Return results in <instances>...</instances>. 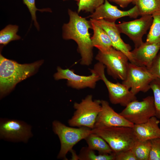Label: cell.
Here are the masks:
<instances>
[{
	"label": "cell",
	"mask_w": 160,
	"mask_h": 160,
	"mask_svg": "<svg viewBox=\"0 0 160 160\" xmlns=\"http://www.w3.org/2000/svg\"><path fill=\"white\" fill-rule=\"evenodd\" d=\"M69 22L63 26V37L65 40H74L78 45V50L81 56L80 63L89 66L93 60L94 47L89 29L91 28L90 21L78 15V13L68 9Z\"/></svg>",
	"instance_id": "1"
},
{
	"label": "cell",
	"mask_w": 160,
	"mask_h": 160,
	"mask_svg": "<svg viewBox=\"0 0 160 160\" xmlns=\"http://www.w3.org/2000/svg\"><path fill=\"white\" fill-rule=\"evenodd\" d=\"M42 61L31 64H20L0 55L1 96L8 93L16 84L33 74L42 63Z\"/></svg>",
	"instance_id": "2"
},
{
	"label": "cell",
	"mask_w": 160,
	"mask_h": 160,
	"mask_svg": "<svg viewBox=\"0 0 160 160\" xmlns=\"http://www.w3.org/2000/svg\"><path fill=\"white\" fill-rule=\"evenodd\" d=\"M103 138L114 153L131 149L137 138L132 128L126 127H101L92 129Z\"/></svg>",
	"instance_id": "3"
},
{
	"label": "cell",
	"mask_w": 160,
	"mask_h": 160,
	"mask_svg": "<svg viewBox=\"0 0 160 160\" xmlns=\"http://www.w3.org/2000/svg\"><path fill=\"white\" fill-rule=\"evenodd\" d=\"M73 107L76 111L68 121L69 125L71 127H85L93 129L101 110V100H93L92 95H88L80 103L75 102Z\"/></svg>",
	"instance_id": "4"
},
{
	"label": "cell",
	"mask_w": 160,
	"mask_h": 160,
	"mask_svg": "<svg viewBox=\"0 0 160 160\" xmlns=\"http://www.w3.org/2000/svg\"><path fill=\"white\" fill-rule=\"evenodd\" d=\"M52 128L60 143V149L57 158L65 160L67 159V153L73 151L74 145L93 133L92 129L89 128L81 127L75 128L68 127L57 120L53 121Z\"/></svg>",
	"instance_id": "5"
},
{
	"label": "cell",
	"mask_w": 160,
	"mask_h": 160,
	"mask_svg": "<svg viewBox=\"0 0 160 160\" xmlns=\"http://www.w3.org/2000/svg\"><path fill=\"white\" fill-rule=\"evenodd\" d=\"M95 59L105 66L108 74L114 79H125L129 60L123 52L112 47L106 50L99 51Z\"/></svg>",
	"instance_id": "6"
},
{
	"label": "cell",
	"mask_w": 160,
	"mask_h": 160,
	"mask_svg": "<svg viewBox=\"0 0 160 160\" xmlns=\"http://www.w3.org/2000/svg\"><path fill=\"white\" fill-rule=\"evenodd\" d=\"M119 113L134 124L145 123L151 117L156 116L153 97L148 96L141 101L137 100L132 101Z\"/></svg>",
	"instance_id": "7"
},
{
	"label": "cell",
	"mask_w": 160,
	"mask_h": 160,
	"mask_svg": "<svg viewBox=\"0 0 160 160\" xmlns=\"http://www.w3.org/2000/svg\"><path fill=\"white\" fill-rule=\"evenodd\" d=\"M105 66L100 62L95 64L92 70L97 73L106 86L109 100L112 104L126 107L132 101L137 100L134 95L125 85L119 82L113 83L109 80L105 75Z\"/></svg>",
	"instance_id": "8"
},
{
	"label": "cell",
	"mask_w": 160,
	"mask_h": 160,
	"mask_svg": "<svg viewBox=\"0 0 160 160\" xmlns=\"http://www.w3.org/2000/svg\"><path fill=\"white\" fill-rule=\"evenodd\" d=\"M156 78L146 67L130 63L126 77L122 83L136 95L140 92L148 91L151 89V82Z\"/></svg>",
	"instance_id": "9"
},
{
	"label": "cell",
	"mask_w": 160,
	"mask_h": 160,
	"mask_svg": "<svg viewBox=\"0 0 160 160\" xmlns=\"http://www.w3.org/2000/svg\"><path fill=\"white\" fill-rule=\"evenodd\" d=\"M153 21L151 15H144L139 19L123 21L116 26L120 33L128 36L137 48L143 43V37L150 29Z\"/></svg>",
	"instance_id": "10"
},
{
	"label": "cell",
	"mask_w": 160,
	"mask_h": 160,
	"mask_svg": "<svg viewBox=\"0 0 160 160\" xmlns=\"http://www.w3.org/2000/svg\"><path fill=\"white\" fill-rule=\"evenodd\" d=\"M57 70L54 75L56 80L67 79L68 86L77 89L87 87L94 89L97 82L101 80L99 75L92 69L90 70L91 75L88 76L79 75L73 70L64 69L60 67H57Z\"/></svg>",
	"instance_id": "11"
},
{
	"label": "cell",
	"mask_w": 160,
	"mask_h": 160,
	"mask_svg": "<svg viewBox=\"0 0 160 160\" xmlns=\"http://www.w3.org/2000/svg\"><path fill=\"white\" fill-rule=\"evenodd\" d=\"M1 138L26 142L32 136L30 126L23 121L14 119H1L0 124Z\"/></svg>",
	"instance_id": "12"
},
{
	"label": "cell",
	"mask_w": 160,
	"mask_h": 160,
	"mask_svg": "<svg viewBox=\"0 0 160 160\" xmlns=\"http://www.w3.org/2000/svg\"><path fill=\"white\" fill-rule=\"evenodd\" d=\"M139 15L135 6L128 10L123 11L111 4L108 0H104V3L96 9L89 17L95 20L103 19L109 22H115L117 19L122 17L136 18Z\"/></svg>",
	"instance_id": "13"
},
{
	"label": "cell",
	"mask_w": 160,
	"mask_h": 160,
	"mask_svg": "<svg viewBox=\"0 0 160 160\" xmlns=\"http://www.w3.org/2000/svg\"><path fill=\"white\" fill-rule=\"evenodd\" d=\"M101 110L97 116L94 128L112 127H133L134 124L115 112L107 101L101 100Z\"/></svg>",
	"instance_id": "14"
},
{
	"label": "cell",
	"mask_w": 160,
	"mask_h": 160,
	"mask_svg": "<svg viewBox=\"0 0 160 160\" xmlns=\"http://www.w3.org/2000/svg\"><path fill=\"white\" fill-rule=\"evenodd\" d=\"M160 50V44L143 43L131 53L134 64L148 68Z\"/></svg>",
	"instance_id": "15"
},
{
	"label": "cell",
	"mask_w": 160,
	"mask_h": 160,
	"mask_svg": "<svg viewBox=\"0 0 160 160\" xmlns=\"http://www.w3.org/2000/svg\"><path fill=\"white\" fill-rule=\"evenodd\" d=\"M96 20L107 33L113 47L123 52L127 56L130 63H134L131 51V47L121 38L120 33L115 22H109L103 19Z\"/></svg>",
	"instance_id": "16"
},
{
	"label": "cell",
	"mask_w": 160,
	"mask_h": 160,
	"mask_svg": "<svg viewBox=\"0 0 160 160\" xmlns=\"http://www.w3.org/2000/svg\"><path fill=\"white\" fill-rule=\"evenodd\" d=\"M160 122L156 116H153L145 123L134 124L132 128L137 139L144 141L160 138Z\"/></svg>",
	"instance_id": "17"
},
{
	"label": "cell",
	"mask_w": 160,
	"mask_h": 160,
	"mask_svg": "<svg viewBox=\"0 0 160 160\" xmlns=\"http://www.w3.org/2000/svg\"><path fill=\"white\" fill-rule=\"evenodd\" d=\"M90 21L93 31V35L91 38L93 47L101 51L113 47L108 35L100 24L96 20L90 19Z\"/></svg>",
	"instance_id": "18"
},
{
	"label": "cell",
	"mask_w": 160,
	"mask_h": 160,
	"mask_svg": "<svg viewBox=\"0 0 160 160\" xmlns=\"http://www.w3.org/2000/svg\"><path fill=\"white\" fill-rule=\"evenodd\" d=\"M88 147L93 150H97L99 154H111L113 151L106 142L99 135L92 133L85 139Z\"/></svg>",
	"instance_id": "19"
},
{
	"label": "cell",
	"mask_w": 160,
	"mask_h": 160,
	"mask_svg": "<svg viewBox=\"0 0 160 160\" xmlns=\"http://www.w3.org/2000/svg\"><path fill=\"white\" fill-rule=\"evenodd\" d=\"M132 3L137 7L140 16L152 15L160 11V0H134Z\"/></svg>",
	"instance_id": "20"
},
{
	"label": "cell",
	"mask_w": 160,
	"mask_h": 160,
	"mask_svg": "<svg viewBox=\"0 0 160 160\" xmlns=\"http://www.w3.org/2000/svg\"><path fill=\"white\" fill-rule=\"evenodd\" d=\"M151 146L150 140L142 141L137 139L131 149L137 160H148Z\"/></svg>",
	"instance_id": "21"
},
{
	"label": "cell",
	"mask_w": 160,
	"mask_h": 160,
	"mask_svg": "<svg viewBox=\"0 0 160 160\" xmlns=\"http://www.w3.org/2000/svg\"><path fill=\"white\" fill-rule=\"evenodd\" d=\"M153 21L146 42L160 44V11L152 15Z\"/></svg>",
	"instance_id": "22"
},
{
	"label": "cell",
	"mask_w": 160,
	"mask_h": 160,
	"mask_svg": "<svg viewBox=\"0 0 160 160\" xmlns=\"http://www.w3.org/2000/svg\"><path fill=\"white\" fill-rule=\"evenodd\" d=\"M18 26L16 25H9L0 31V44L4 46L10 41L18 40L21 39L17 34Z\"/></svg>",
	"instance_id": "23"
},
{
	"label": "cell",
	"mask_w": 160,
	"mask_h": 160,
	"mask_svg": "<svg viewBox=\"0 0 160 160\" xmlns=\"http://www.w3.org/2000/svg\"><path fill=\"white\" fill-rule=\"evenodd\" d=\"M78 159L80 160H114L115 155L113 152L111 154H96L94 150L88 147L81 149L77 156Z\"/></svg>",
	"instance_id": "24"
},
{
	"label": "cell",
	"mask_w": 160,
	"mask_h": 160,
	"mask_svg": "<svg viewBox=\"0 0 160 160\" xmlns=\"http://www.w3.org/2000/svg\"><path fill=\"white\" fill-rule=\"evenodd\" d=\"M104 2V0H79L78 3V13L85 11L92 13Z\"/></svg>",
	"instance_id": "25"
},
{
	"label": "cell",
	"mask_w": 160,
	"mask_h": 160,
	"mask_svg": "<svg viewBox=\"0 0 160 160\" xmlns=\"http://www.w3.org/2000/svg\"><path fill=\"white\" fill-rule=\"evenodd\" d=\"M150 87L153 94L156 110V116L160 119V79L156 78L153 79L150 83Z\"/></svg>",
	"instance_id": "26"
},
{
	"label": "cell",
	"mask_w": 160,
	"mask_h": 160,
	"mask_svg": "<svg viewBox=\"0 0 160 160\" xmlns=\"http://www.w3.org/2000/svg\"><path fill=\"white\" fill-rule=\"evenodd\" d=\"M23 2L28 7L31 15L32 20L34 22V25L38 30H39V26L36 19V12L37 11L41 12H51L50 8H44L39 9L36 8L35 5V0H23Z\"/></svg>",
	"instance_id": "27"
},
{
	"label": "cell",
	"mask_w": 160,
	"mask_h": 160,
	"mask_svg": "<svg viewBox=\"0 0 160 160\" xmlns=\"http://www.w3.org/2000/svg\"><path fill=\"white\" fill-rule=\"evenodd\" d=\"M150 140L151 146L148 160H160V138Z\"/></svg>",
	"instance_id": "28"
},
{
	"label": "cell",
	"mask_w": 160,
	"mask_h": 160,
	"mask_svg": "<svg viewBox=\"0 0 160 160\" xmlns=\"http://www.w3.org/2000/svg\"><path fill=\"white\" fill-rule=\"evenodd\" d=\"M147 68L156 77L160 79V50Z\"/></svg>",
	"instance_id": "29"
},
{
	"label": "cell",
	"mask_w": 160,
	"mask_h": 160,
	"mask_svg": "<svg viewBox=\"0 0 160 160\" xmlns=\"http://www.w3.org/2000/svg\"><path fill=\"white\" fill-rule=\"evenodd\" d=\"M114 153L116 160H137L131 149L122 151Z\"/></svg>",
	"instance_id": "30"
},
{
	"label": "cell",
	"mask_w": 160,
	"mask_h": 160,
	"mask_svg": "<svg viewBox=\"0 0 160 160\" xmlns=\"http://www.w3.org/2000/svg\"><path fill=\"white\" fill-rule=\"evenodd\" d=\"M134 0H109L111 2L116 3L122 8L127 7L131 3H132Z\"/></svg>",
	"instance_id": "31"
},
{
	"label": "cell",
	"mask_w": 160,
	"mask_h": 160,
	"mask_svg": "<svg viewBox=\"0 0 160 160\" xmlns=\"http://www.w3.org/2000/svg\"><path fill=\"white\" fill-rule=\"evenodd\" d=\"M75 0L77 1L78 2V3L79 2V0Z\"/></svg>",
	"instance_id": "32"
},
{
	"label": "cell",
	"mask_w": 160,
	"mask_h": 160,
	"mask_svg": "<svg viewBox=\"0 0 160 160\" xmlns=\"http://www.w3.org/2000/svg\"><path fill=\"white\" fill-rule=\"evenodd\" d=\"M63 0L64 1V0Z\"/></svg>",
	"instance_id": "33"
}]
</instances>
